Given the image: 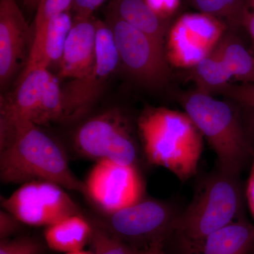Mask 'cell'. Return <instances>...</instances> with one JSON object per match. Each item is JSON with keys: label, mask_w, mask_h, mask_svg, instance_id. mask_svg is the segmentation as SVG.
Instances as JSON below:
<instances>
[{"label": "cell", "mask_w": 254, "mask_h": 254, "mask_svg": "<svg viewBox=\"0 0 254 254\" xmlns=\"http://www.w3.org/2000/svg\"><path fill=\"white\" fill-rule=\"evenodd\" d=\"M0 177L4 183L46 181L87 195L61 147L38 125L0 102Z\"/></svg>", "instance_id": "cell-1"}, {"label": "cell", "mask_w": 254, "mask_h": 254, "mask_svg": "<svg viewBox=\"0 0 254 254\" xmlns=\"http://www.w3.org/2000/svg\"><path fill=\"white\" fill-rule=\"evenodd\" d=\"M245 218L240 176L217 168L200 182L193 199L178 213L163 247L173 254H200L210 235Z\"/></svg>", "instance_id": "cell-2"}, {"label": "cell", "mask_w": 254, "mask_h": 254, "mask_svg": "<svg viewBox=\"0 0 254 254\" xmlns=\"http://www.w3.org/2000/svg\"><path fill=\"white\" fill-rule=\"evenodd\" d=\"M138 132L150 164L167 169L183 182L196 174L203 136L186 113L147 108L138 118Z\"/></svg>", "instance_id": "cell-3"}, {"label": "cell", "mask_w": 254, "mask_h": 254, "mask_svg": "<svg viewBox=\"0 0 254 254\" xmlns=\"http://www.w3.org/2000/svg\"><path fill=\"white\" fill-rule=\"evenodd\" d=\"M180 102L215 152L217 168L240 176L253 160L254 148L238 112L230 103L198 89L182 95Z\"/></svg>", "instance_id": "cell-4"}, {"label": "cell", "mask_w": 254, "mask_h": 254, "mask_svg": "<svg viewBox=\"0 0 254 254\" xmlns=\"http://www.w3.org/2000/svg\"><path fill=\"white\" fill-rule=\"evenodd\" d=\"M74 143L86 158L136 166L138 145L128 120L118 109L108 110L83 123L75 133Z\"/></svg>", "instance_id": "cell-5"}, {"label": "cell", "mask_w": 254, "mask_h": 254, "mask_svg": "<svg viewBox=\"0 0 254 254\" xmlns=\"http://www.w3.org/2000/svg\"><path fill=\"white\" fill-rule=\"evenodd\" d=\"M180 210L173 203L142 198L134 204L108 214L105 229L138 250L163 245Z\"/></svg>", "instance_id": "cell-6"}, {"label": "cell", "mask_w": 254, "mask_h": 254, "mask_svg": "<svg viewBox=\"0 0 254 254\" xmlns=\"http://www.w3.org/2000/svg\"><path fill=\"white\" fill-rule=\"evenodd\" d=\"M106 23L113 31L120 62L132 77L150 88L163 86L170 74L165 47L112 11Z\"/></svg>", "instance_id": "cell-7"}, {"label": "cell", "mask_w": 254, "mask_h": 254, "mask_svg": "<svg viewBox=\"0 0 254 254\" xmlns=\"http://www.w3.org/2000/svg\"><path fill=\"white\" fill-rule=\"evenodd\" d=\"M1 206L22 223L31 226H50L63 219L78 215L79 210L63 187L46 181L23 184Z\"/></svg>", "instance_id": "cell-8"}, {"label": "cell", "mask_w": 254, "mask_h": 254, "mask_svg": "<svg viewBox=\"0 0 254 254\" xmlns=\"http://www.w3.org/2000/svg\"><path fill=\"white\" fill-rule=\"evenodd\" d=\"M227 28L210 15L184 14L169 32L165 50L168 63L177 68L194 67L215 50Z\"/></svg>", "instance_id": "cell-9"}, {"label": "cell", "mask_w": 254, "mask_h": 254, "mask_svg": "<svg viewBox=\"0 0 254 254\" xmlns=\"http://www.w3.org/2000/svg\"><path fill=\"white\" fill-rule=\"evenodd\" d=\"M4 98L11 109L38 126L64 120L59 78L48 68H36L18 79L14 94Z\"/></svg>", "instance_id": "cell-10"}, {"label": "cell", "mask_w": 254, "mask_h": 254, "mask_svg": "<svg viewBox=\"0 0 254 254\" xmlns=\"http://www.w3.org/2000/svg\"><path fill=\"white\" fill-rule=\"evenodd\" d=\"M95 23L94 66L87 77L71 81L66 91H63L64 120L77 119L88 112L120 62L111 28L99 20Z\"/></svg>", "instance_id": "cell-11"}, {"label": "cell", "mask_w": 254, "mask_h": 254, "mask_svg": "<svg viewBox=\"0 0 254 254\" xmlns=\"http://www.w3.org/2000/svg\"><path fill=\"white\" fill-rule=\"evenodd\" d=\"M87 195L107 214L143 198V185L136 166L100 160L86 182Z\"/></svg>", "instance_id": "cell-12"}, {"label": "cell", "mask_w": 254, "mask_h": 254, "mask_svg": "<svg viewBox=\"0 0 254 254\" xmlns=\"http://www.w3.org/2000/svg\"><path fill=\"white\" fill-rule=\"evenodd\" d=\"M33 35L16 0L0 1V83L1 88L25 63Z\"/></svg>", "instance_id": "cell-13"}, {"label": "cell", "mask_w": 254, "mask_h": 254, "mask_svg": "<svg viewBox=\"0 0 254 254\" xmlns=\"http://www.w3.org/2000/svg\"><path fill=\"white\" fill-rule=\"evenodd\" d=\"M96 23L89 19L74 21L60 61L59 78L73 81L91 73L95 61Z\"/></svg>", "instance_id": "cell-14"}, {"label": "cell", "mask_w": 254, "mask_h": 254, "mask_svg": "<svg viewBox=\"0 0 254 254\" xmlns=\"http://www.w3.org/2000/svg\"><path fill=\"white\" fill-rule=\"evenodd\" d=\"M73 24L69 12H63L52 18L47 25L39 48L28 56L19 78L36 68H48L52 63L60 61L65 43Z\"/></svg>", "instance_id": "cell-15"}, {"label": "cell", "mask_w": 254, "mask_h": 254, "mask_svg": "<svg viewBox=\"0 0 254 254\" xmlns=\"http://www.w3.org/2000/svg\"><path fill=\"white\" fill-rule=\"evenodd\" d=\"M254 251V225L241 218L214 232L200 254H251Z\"/></svg>", "instance_id": "cell-16"}, {"label": "cell", "mask_w": 254, "mask_h": 254, "mask_svg": "<svg viewBox=\"0 0 254 254\" xmlns=\"http://www.w3.org/2000/svg\"><path fill=\"white\" fill-rule=\"evenodd\" d=\"M45 240L56 252H78L91 241L92 225L79 214L71 215L47 227Z\"/></svg>", "instance_id": "cell-17"}, {"label": "cell", "mask_w": 254, "mask_h": 254, "mask_svg": "<svg viewBox=\"0 0 254 254\" xmlns=\"http://www.w3.org/2000/svg\"><path fill=\"white\" fill-rule=\"evenodd\" d=\"M112 11L165 47L166 19L155 14L145 0H114Z\"/></svg>", "instance_id": "cell-18"}, {"label": "cell", "mask_w": 254, "mask_h": 254, "mask_svg": "<svg viewBox=\"0 0 254 254\" xmlns=\"http://www.w3.org/2000/svg\"><path fill=\"white\" fill-rule=\"evenodd\" d=\"M233 38L223 36L212 53L221 60L232 78L254 83V55Z\"/></svg>", "instance_id": "cell-19"}, {"label": "cell", "mask_w": 254, "mask_h": 254, "mask_svg": "<svg viewBox=\"0 0 254 254\" xmlns=\"http://www.w3.org/2000/svg\"><path fill=\"white\" fill-rule=\"evenodd\" d=\"M200 13L218 18L227 28H245V0H190Z\"/></svg>", "instance_id": "cell-20"}, {"label": "cell", "mask_w": 254, "mask_h": 254, "mask_svg": "<svg viewBox=\"0 0 254 254\" xmlns=\"http://www.w3.org/2000/svg\"><path fill=\"white\" fill-rule=\"evenodd\" d=\"M73 0H40L33 28V38L29 55L36 53L43 39V33L50 20L57 15L72 9Z\"/></svg>", "instance_id": "cell-21"}, {"label": "cell", "mask_w": 254, "mask_h": 254, "mask_svg": "<svg viewBox=\"0 0 254 254\" xmlns=\"http://www.w3.org/2000/svg\"><path fill=\"white\" fill-rule=\"evenodd\" d=\"M93 254H136L138 250L114 236L104 227L92 225Z\"/></svg>", "instance_id": "cell-22"}, {"label": "cell", "mask_w": 254, "mask_h": 254, "mask_svg": "<svg viewBox=\"0 0 254 254\" xmlns=\"http://www.w3.org/2000/svg\"><path fill=\"white\" fill-rule=\"evenodd\" d=\"M213 92L235 100L254 112V83H241L240 84L227 83L213 88L208 93Z\"/></svg>", "instance_id": "cell-23"}, {"label": "cell", "mask_w": 254, "mask_h": 254, "mask_svg": "<svg viewBox=\"0 0 254 254\" xmlns=\"http://www.w3.org/2000/svg\"><path fill=\"white\" fill-rule=\"evenodd\" d=\"M0 254H41V248L38 243L31 239L1 240Z\"/></svg>", "instance_id": "cell-24"}, {"label": "cell", "mask_w": 254, "mask_h": 254, "mask_svg": "<svg viewBox=\"0 0 254 254\" xmlns=\"http://www.w3.org/2000/svg\"><path fill=\"white\" fill-rule=\"evenodd\" d=\"M106 0H73L74 21L89 19L93 12Z\"/></svg>", "instance_id": "cell-25"}, {"label": "cell", "mask_w": 254, "mask_h": 254, "mask_svg": "<svg viewBox=\"0 0 254 254\" xmlns=\"http://www.w3.org/2000/svg\"><path fill=\"white\" fill-rule=\"evenodd\" d=\"M155 14L167 19L178 9L180 0H145Z\"/></svg>", "instance_id": "cell-26"}, {"label": "cell", "mask_w": 254, "mask_h": 254, "mask_svg": "<svg viewBox=\"0 0 254 254\" xmlns=\"http://www.w3.org/2000/svg\"><path fill=\"white\" fill-rule=\"evenodd\" d=\"M21 222L14 215L7 211L1 210L0 211V237L1 240H6L8 237L14 233L17 230L18 223Z\"/></svg>", "instance_id": "cell-27"}, {"label": "cell", "mask_w": 254, "mask_h": 254, "mask_svg": "<svg viewBox=\"0 0 254 254\" xmlns=\"http://www.w3.org/2000/svg\"><path fill=\"white\" fill-rule=\"evenodd\" d=\"M245 28L250 33L254 47V0H245Z\"/></svg>", "instance_id": "cell-28"}, {"label": "cell", "mask_w": 254, "mask_h": 254, "mask_svg": "<svg viewBox=\"0 0 254 254\" xmlns=\"http://www.w3.org/2000/svg\"><path fill=\"white\" fill-rule=\"evenodd\" d=\"M246 197H247L251 213L254 220V156L252 161L250 177H249L247 188H246Z\"/></svg>", "instance_id": "cell-29"}, {"label": "cell", "mask_w": 254, "mask_h": 254, "mask_svg": "<svg viewBox=\"0 0 254 254\" xmlns=\"http://www.w3.org/2000/svg\"><path fill=\"white\" fill-rule=\"evenodd\" d=\"M146 254H168L163 249V245L152 246L146 250Z\"/></svg>", "instance_id": "cell-30"}, {"label": "cell", "mask_w": 254, "mask_h": 254, "mask_svg": "<svg viewBox=\"0 0 254 254\" xmlns=\"http://www.w3.org/2000/svg\"><path fill=\"white\" fill-rule=\"evenodd\" d=\"M21 1L28 9H37L40 0H21Z\"/></svg>", "instance_id": "cell-31"}, {"label": "cell", "mask_w": 254, "mask_h": 254, "mask_svg": "<svg viewBox=\"0 0 254 254\" xmlns=\"http://www.w3.org/2000/svg\"><path fill=\"white\" fill-rule=\"evenodd\" d=\"M67 254H93L90 253V252H83V251H78V252H71V253H68Z\"/></svg>", "instance_id": "cell-32"}, {"label": "cell", "mask_w": 254, "mask_h": 254, "mask_svg": "<svg viewBox=\"0 0 254 254\" xmlns=\"http://www.w3.org/2000/svg\"><path fill=\"white\" fill-rule=\"evenodd\" d=\"M252 113H253V115H252V128H253V130L254 131V112L252 111Z\"/></svg>", "instance_id": "cell-33"}, {"label": "cell", "mask_w": 254, "mask_h": 254, "mask_svg": "<svg viewBox=\"0 0 254 254\" xmlns=\"http://www.w3.org/2000/svg\"><path fill=\"white\" fill-rule=\"evenodd\" d=\"M136 254H146V251L138 250Z\"/></svg>", "instance_id": "cell-34"}]
</instances>
